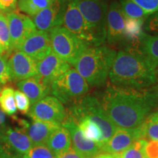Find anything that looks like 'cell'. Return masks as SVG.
<instances>
[{"label": "cell", "instance_id": "6", "mask_svg": "<svg viewBox=\"0 0 158 158\" xmlns=\"http://www.w3.org/2000/svg\"><path fill=\"white\" fill-rule=\"evenodd\" d=\"M89 90L86 80L76 69L70 68L51 84L50 93L63 104L70 106L86 95Z\"/></svg>", "mask_w": 158, "mask_h": 158}, {"label": "cell", "instance_id": "21", "mask_svg": "<svg viewBox=\"0 0 158 158\" xmlns=\"http://www.w3.org/2000/svg\"><path fill=\"white\" fill-rule=\"evenodd\" d=\"M60 124L51 122L33 120L32 123L29 124L26 133L31 140L33 146L42 145L46 143L48 138L55 130H56Z\"/></svg>", "mask_w": 158, "mask_h": 158}, {"label": "cell", "instance_id": "37", "mask_svg": "<svg viewBox=\"0 0 158 158\" xmlns=\"http://www.w3.org/2000/svg\"><path fill=\"white\" fill-rule=\"evenodd\" d=\"M0 158H23V157L13 152L8 148L0 143Z\"/></svg>", "mask_w": 158, "mask_h": 158}, {"label": "cell", "instance_id": "44", "mask_svg": "<svg viewBox=\"0 0 158 158\" xmlns=\"http://www.w3.org/2000/svg\"><path fill=\"white\" fill-rule=\"evenodd\" d=\"M1 91H2V87L0 86V92H1Z\"/></svg>", "mask_w": 158, "mask_h": 158}, {"label": "cell", "instance_id": "32", "mask_svg": "<svg viewBox=\"0 0 158 158\" xmlns=\"http://www.w3.org/2000/svg\"><path fill=\"white\" fill-rule=\"evenodd\" d=\"M143 31L149 35H158V11L149 15L143 23Z\"/></svg>", "mask_w": 158, "mask_h": 158}, {"label": "cell", "instance_id": "34", "mask_svg": "<svg viewBox=\"0 0 158 158\" xmlns=\"http://www.w3.org/2000/svg\"><path fill=\"white\" fill-rule=\"evenodd\" d=\"M149 15L158 11V0H132Z\"/></svg>", "mask_w": 158, "mask_h": 158}, {"label": "cell", "instance_id": "7", "mask_svg": "<svg viewBox=\"0 0 158 158\" xmlns=\"http://www.w3.org/2000/svg\"><path fill=\"white\" fill-rule=\"evenodd\" d=\"M78 7L99 45L106 41V18L108 5L105 0H71Z\"/></svg>", "mask_w": 158, "mask_h": 158}, {"label": "cell", "instance_id": "8", "mask_svg": "<svg viewBox=\"0 0 158 158\" xmlns=\"http://www.w3.org/2000/svg\"><path fill=\"white\" fill-rule=\"evenodd\" d=\"M28 115L32 120L51 122L62 125L67 116V110L56 98L48 95L31 105Z\"/></svg>", "mask_w": 158, "mask_h": 158}, {"label": "cell", "instance_id": "35", "mask_svg": "<svg viewBox=\"0 0 158 158\" xmlns=\"http://www.w3.org/2000/svg\"><path fill=\"white\" fill-rule=\"evenodd\" d=\"M147 158H158V141H148L145 147Z\"/></svg>", "mask_w": 158, "mask_h": 158}, {"label": "cell", "instance_id": "23", "mask_svg": "<svg viewBox=\"0 0 158 158\" xmlns=\"http://www.w3.org/2000/svg\"><path fill=\"white\" fill-rule=\"evenodd\" d=\"M77 124L86 139L95 142L100 146V148L103 146V134L98 124L86 118L81 120Z\"/></svg>", "mask_w": 158, "mask_h": 158}, {"label": "cell", "instance_id": "12", "mask_svg": "<svg viewBox=\"0 0 158 158\" xmlns=\"http://www.w3.org/2000/svg\"><path fill=\"white\" fill-rule=\"evenodd\" d=\"M90 46H98V41L78 7L70 0L65 13L63 25Z\"/></svg>", "mask_w": 158, "mask_h": 158}, {"label": "cell", "instance_id": "27", "mask_svg": "<svg viewBox=\"0 0 158 158\" xmlns=\"http://www.w3.org/2000/svg\"><path fill=\"white\" fill-rule=\"evenodd\" d=\"M14 92L11 87H5L0 92V108L7 115H13L17 111Z\"/></svg>", "mask_w": 158, "mask_h": 158}, {"label": "cell", "instance_id": "33", "mask_svg": "<svg viewBox=\"0 0 158 158\" xmlns=\"http://www.w3.org/2000/svg\"><path fill=\"white\" fill-rule=\"evenodd\" d=\"M7 55H0V85H5L11 81L7 64Z\"/></svg>", "mask_w": 158, "mask_h": 158}, {"label": "cell", "instance_id": "9", "mask_svg": "<svg viewBox=\"0 0 158 158\" xmlns=\"http://www.w3.org/2000/svg\"><path fill=\"white\" fill-rule=\"evenodd\" d=\"M106 40L114 45L127 43L126 18L118 2L114 0L108 5L106 18Z\"/></svg>", "mask_w": 158, "mask_h": 158}, {"label": "cell", "instance_id": "41", "mask_svg": "<svg viewBox=\"0 0 158 158\" xmlns=\"http://www.w3.org/2000/svg\"><path fill=\"white\" fill-rule=\"evenodd\" d=\"M5 54H6L5 51H4L2 46L1 43H0V55H5ZM6 55H7V54H6Z\"/></svg>", "mask_w": 158, "mask_h": 158}, {"label": "cell", "instance_id": "17", "mask_svg": "<svg viewBox=\"0 0 158 158\" xmlns=\"http://www.w3.org/2000/svg\"><path fill=\"white\" fill-rule=\"evenodd\" d=\"M71 68L70 64L51 51L44 58L37 62V76L45 84H51Z\"/></svg>", "mask_w": 158, "mask_h": 158}, {"label": "cell", "instance_id": "45", "mask_svg": "<svg viewBox=\"0 0 158 158\" xmlns=\"http://www.w3.org/2000/svg\"><path fill=\"white\" fill-rule=\"evenodd\" d=\"M105 1H107V0H105Z\"/></svg>", "mask_w": 158, "mask_h": 158}, {"label": "cell", "instance_id": "22", "mask_svg": "<svg viewBox=\"0 0 158 158\" xmlns=\"http://www.w3.org/2000/svg\"><path fill=\"white\" fill-rule=\"evenodd\" d=\"M45 145L55 155L67 151L71 147V138L68 130L61 125L51 134Z\"/></svg>", "mask_w": 158, "mask_h": 158}, {"label": "cell", "instance_id": "24", "mask_svg": "<svg viewBox=\"0 0 158 158\" xmlns=\"http://www.w3.org/2000/svg\"><path fill=\"white\" fill-rule=\"evenodd\" d=\"M51 0H18V8L30 17H34L39 12L47 7Z\"/></svg>", "mask_w": 158, "mask_h": 158}, {"label": "cell", "instance_id": "39", "mask_svg": "<svg viewBox=\"0 0 158 158\" xmlns=\"http://www.w3.org/2000/svg\"><path fill=\"white\" fill-rule=\"evenodd\" d=\"M93 158H121V156H120V154L100 152Z\"/></svg>", "mask_w": 158, "mask_h": 158}, {"label": "cell", "instance_id": "13", "mask_svg": "<svg viewBox=\"0 0 158 158\" xmlns=\"http://www.w3.org/2000/svg\"><path fill=\"white\" fill-rule=\"evenodd\" d=\"M62 126L68 130L72 148L84 158H93L101 152V148L95 142L87 140L83 135L78 124L67 114Z\"/></svg>", "mask_w": 158, "mask_h": 158}, {"label": "cell", "instance_id": "16", "mask_svg": "<svg viewBox=\"0 0 158 158\" xmlns=\"http://www.w3.org/2000/svg\"><path fill=\"white\" fill-rule=\"evenodd\" d=\"M143 138L141 125L133 129L117 128L114 135L101 147V152L121 154L136 140Z\"/></svg>", "mask_w": 158, "mask_h": 158}, {"label": "cell", "instance_id": "3", "mask_svg": "<svg viewBox=\"0 0 158 158\" xmlns=\"http://www.w3.org/2000/svg\"><path fill=\"white\" fill-rule=\"evenodd\" d=\"M116 54L114 49L104 44L90 46L81 55L74 68L89 86L100 87L107 82Z\"/></svg>", "mask_w": 158, "mask_h": 158}, {"label": "cell", "instance_id": "14", "mask_svg": "<svg viewBox=\"0 0 158 158\" xmlns=\"http://www.w3.org/2000/svg\"><path fill=\"white\" fill-rule=\"evenodd\" d=\"M7 64L11 81L19 82L37 76V61L20 50L11 53Z\"/></svg>", "mask_w": 158, "mask_h": 158}, {"label": "cell", "instance_id": "28", "mask_svg": "<svg viewBox=\"0 0 158 158\" xmlns=\"http://www.w3.org/2000/svg\"><path fill=\"white\" fill-rule=\"evenodd\" d=\"M0 43L6 54L13 52L7 15L2 10H0Z\"/></svg>", "mask_w": 158, "mask_h": 158}, {"label": "cell", "instance_id": "31", "mask_svg": "<svg viewBox=\"0 0 158 158\" xmlns=\"http://www.w3.org/2000/svg\"><path fill=\"white\" fill-rule=\"evenodd\" d=\"M14 96L17 109L21 114H28L31 107V102L28 97L19 89L15 90Z\"/></svg>", "mask_w": 158, "mask_h": 158}, {"label": "cell", "instance_id": "15", "mask_svg": "<svg viewBox=\"0 0 158 158\" xmlns=\"http://www.w3.org/2000/svg\"><path fill=\"white\" fill-rule=\"evenodd\" d=\"M0 143L21 156L27 154L33 147L24 130L21 127L13 128L7 124L0 128Z\"/></svg>", "mask_w": 158, "mask_h": 158}, {"label": "cell", "instance_id": "38", "mask_svg": "<svg viewBox=\"0 0 158 158\" xmlns=\"http://www.w3.org/2000/svg\"><path fill=\"white\" fill-rule=\"evenodd\" d=\"M56 158H84L82 157L80 154L77 152L73 148H70V149L64 152L59 154L56 155Z\"/></svg>", "mask_w": 158, "mask_h": 158}, {"label": "cell", "instance_id": "10", "mask_svg": "<svg viewBox=\"0 0 158 158\" xmlns=\"http://www.w3.org/2000/svg\"><path fill=\"white\" fill-rule=\"evenodd\" d=\"M12 51L19 50L25 40L37 30L34 22L28 15L15 10L7 14Z\"/></svg>", "mask_w": 158, "mask_h": 158}, {"label": "cell", "instance_id": "46", "mask_svg": "<svg viewBox=\"0 0 158 158\" xmlns=\"http://www.w3.org/2000/svg\"><path fill=\"white\" fill-rule=\"evenodd\" d=\"M157 86H158V84H157Z\"/></svg>", "mask_w": 158, "mask_h": 158}, {"label": "cell", "instance_id": "1", "mask_svg": "<svg viewBox=\"0 0 158 158\" xmlns=\"http://www.w3.org/2000/svg\"><path fill=\"white\" fill-rule=\"evenodd\" d=\"M102 108L118 128L138 127L158 106V86L138 89L108 84L100 100Z\"/></svg>", "mask_w": 158, "mask_h": 158}, {"label": "cell", "instance_id": "40", "mask_svg": "<svg viewBox=\"0 0 158 158\" xmlns=\"http://www.w3.org/2000/svg\"><path fill=\"white\" fill-rule=\"evenodd\" d=\"M6 120H7L6 114L4 113L1 108H0V128H2L3 126L5 125Z\"/></svg>", "mask_w": 158, "mask_h": 158}, {"label": "cell", "instance_id": "11", "mask_svg": "<svg viewBox=\"0 0 158 158\" xmlns=\"http://www.w3.org/2000/svg\"><path fill=\"white\" fill-rule=\"evenodd\" d=\"M69 2L70 0H51L48 7L32 17L36 28L49 31L54 27L62 26Z\"/></svg>", "mask_w": 158, "mask_h": 158}, {"label": "cell", "instance_id": "25", "mask_svg": "<svg viewBox=\"0 0 158 158\" xmlns=\"http://www.w3.org/2000/svg\"><path fill=\"white\" fill-rule=\"evenodd\" d=\"M119 4L126 19L145 21L149 15L132 0H119Z\"/></svg>", "mask_w": 158, "mask_h": 158}, {"label": "cell", "instance_id": "19", "mask_svg": "<svg viewBox=\"0 0 158 158\" xmlns=\"http://www.w3.org/2000/svg\"><path fill=\"white\" fill-rule=\"evenodd\" d=\"M133 46V48L127 50L138 53L151 68L156 70L158 66V35H149L142 31Z\"/></svg>", "mask_w": 158, "mask_h": 158}, {"label": "cell", "instance_id": "26", "mask_svg": "<svg viewBox=\"0 0 158 158\" xmlns=\"http://www.w3.org/2000/svg\"><path fill=\"white\" fill-rule=\"evenodd\" d=\"M143 139L158 141V113L152 112L141 124Z\"/></svg>", "mask_w": 158, "mask_h": 158}, {"label": "cell", "instance_id": "4", "mask_svg": "<svg viewBox=\"0 0 158 158\" xmlns=\"http://www.w3.org/2000/svg\"><path fill=\"white\" fill-rule=\"evenodd\" d=\"M67 114L76 123L86 118L98 124L103 134L104 143L110 139L117 129L105 112L100 100L93 95L86 94L73 102L67 110Z\"/></svg>", "mask_w": 158, "mask_h": 158}, {"label": "cell", "instance_id": "20", "mask_svg": "<svg viewBox=\"0 0 158 158\" xmlns=\"http://www.w3.org/2000/svg\"><path fill=\"white\" fill-rule=\"evenodd\" d=\"M17 86L19 90L28 97L31 105L42 100L51 92V86L45 84L37 76L20 81Z\"/></svg>", "mask_w": 158, "mask_h": 158}, {"label": "cell", "instance_id": "30", "mask_svg": "<svg viewBox=\"0 0 158 158\" xmlns=\"http://www.w3.org/2000/svg\"><path fill=\"white\" fill-rule=\"evenodd\" d=\"M23 157V158H56V155L45 144H42L33 146L27 154Z\"/></svg>", "mask_w": 158, "mask_h": 158}, {"label": "cell", "instance_id": "2", "mask_svg": "<svg viewBox=\"0 0 158 158\" xmlns=\"http://www.w3.org/2000/svg\"><path fill=\"white\" fill-rule=\"evenodd\" d=\"M108 78L114 85L138 89L152 87L158 82L155 70L138 53L127 49L116 53Z\"/></svg>", "mask_w": 158, "mask_h": 158}, {"label": "cell", "instance_id": "18", "mask_svg": "<svg viewBox=\"0 0 158 158\" xmlns=\"http://www.w3.org/2000/svg\"><path fill=\"white\" fill-rule=\"evenodd\" d=\"M19 50L39 62L52 51L48 31L37 29L25 40Z\"/></svg>", "mask_w": 158, "mask_h": 158}, {"label": "cell", "instance_id": "29", "mask_svg": "<svg viewBox=\"0 0 158 158\" xmlns=\"http://www.w3.org/2000/svg\"><path fill=\"white\" fill-rule=\"evenodd\" d=\"M146 139H138L132 145L120 154L121 158H147L145 147L147 143Z\"/></svg>", "mask_w": 158, "mask_h": 158}, {"label": "cell", "instance_id": "42", "mask_svg": "<svg viewBox=\"0 0 158 158\" xmlns=\"http://www.w3.org/2000/svg\"><path fill=\"white\" fill-rule=\"evenodd\" d=\"M155 72H156V75H157V78H158V66H157V68H156Z\"/></svg>", "mask_w": 158, "mask_h": 158}, {"label": "cell", "instance_id": "43", "mask_svg": "<svg viewBox=\"0 0 158 158\" xmlns=\"http://www.w3.org/2000/svg\"><path fill=\"white\" fill-rule=\"evenodd\" d=\"M156 112H157V113H158V106H157V110H156Z\"/></svg>", "mask_w": 158, "mask_h": 158}, {"label": "cell", "instance_id": "36", "mask_svg": "<svg viewBox=\"0 0 158 158\" xmlns=\"http://www.w3.org/2000/svg\"><path fill=\"white\" fill-rule=\"evenodd\" d=\"M18 0H0V10L5 12L14 10L17 7Z\"/></svg>", "mask_w": 158, "mask_h": 158}, {"label": "cell", "instance_id": "5", "mask_svg": "<svg viewBox=\"0 0 158 158\" xmlns=\"http://www.w3.org/2000/svg\"><path fill=\"white\" fill-rule=\"evenodd\" d=\"M48 33L52 51L69 64H76L81 55L89 47L64 26L54 27Z\"/></svg>", "mask_w": 158, "mask_h": 158}]
</instances>
